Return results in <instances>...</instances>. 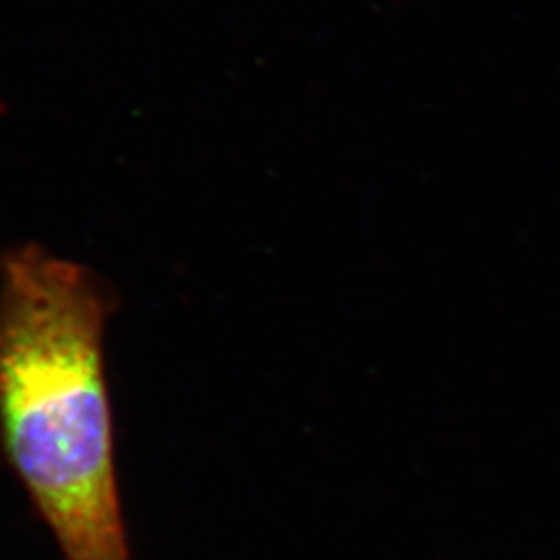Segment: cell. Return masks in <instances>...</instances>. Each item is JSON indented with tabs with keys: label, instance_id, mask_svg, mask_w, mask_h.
Here are the masks:
<instances>
[{
	"label": "cell",
	"instance_id": "obj_1",
	"mask_svg": "<svg viewBox=\"0 0 560 560\" xmlns=\"http://www.w3.org/2000/svg\"><path fill=\"white\" fill-rule=\"evenodd\" d=\"M106 293L21 245L0 264V448L65 560H131L104 374Z\"/></svg>",
	"mask_w": 560,
	"mask_h": 560
}]
</instances>
